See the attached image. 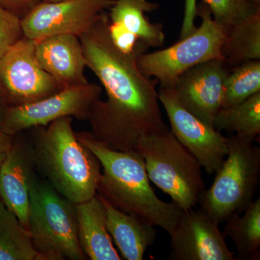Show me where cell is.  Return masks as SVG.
Masks as SVG:
<instances>
[{
	"label": "cell",
	"instance_id": "cell-1",
	"mask_svg": "<svg viewBox=\"0 0 260 260\" xmlns=\"http://www.w3.org/2000/svg\"><path fill=\"white\" fill-rule=\"evenodd\" d=\"M109 23L104 12L79 37L86 67L107 95L93 104L88 120L98 141L113 150L133 151L142 138L169 127L160 110L157 80L138 68L143 54L119 51L109 37Z\"/></svg>",
	"mask_w": 260,
	"mask_h": 260
},
{
	"label": "cell",
	"instance_id": "cell-2",
	"mask_svg": "<svg viewBox=\"0 0 260 260\" xmlns=\"http://www.w3.org/2000/svg\"><path fill=\"white\" fill-rule=\"evenodd\" d=\"M76 135L102 165L98 194L117 209L144 218L170 234L184 210L174 202L167 203L157 196L150 186L142 155L136 150L109 148L95 140L91 133L80 132Z\"/></svg>",
	"mask_w": 260,
	"mask_h": 260
},
{
	"label": "cell",
	"instance_id": "cell-3",
	"mask_svg": "<svg viewBox=\"0 0 260 260\" xmlns=\"http://www.w3.org/2000/svg\"><path fill=\"white\" fill-rule=\"evenodd\" d=\"M46 126L36 127L30 142L38 170L73 204L91 199L97 194L102 165L77 138L73 117L60 118Z\"/></svg>",
	"mask_w": 260,
	"mask_h": 260
},
{
	"label": "cell",
	"instance_id": "cell-4",
	"mask_svg": "<svg viewBox=\"0 0 260 260\" xmlns=\"http://www.w3.org/2000/svg\"><path fill=\"white\" fill-rule=\"evenodd\" d=\"M28 230L41 260H85L75 205L37 172L30 186Z\"/></svg>",
	"mask_w": 260,
	"mask_h": 260
},
{
	"label": "cell",
	"instance_id": "cell-5",
	"mask_svg": "<svg viewBox=\"0 0 260 260\" xmlns=\"http://www.w3.org/2000/svg\"><path fill=\"white\" fill-rule=\"evenodd\" d=\"M136 151L144 159L149 179L181 209H192L205 189L198 160L168 128L142 138Z\"/></svg>",
	"mask_w": 260,
	"mask_h": 260
},
{
	"label": "cell",
	"instance_id": "cell-6",
	"mask_svg": "<svg viewBox=\"0 0 260 260\" xmlns=\"http://www.w3.org/2000/svg\"><path fill=\"white\" fill-rule=\"evenodd\" d=\"M228 138L229 152L198 204L215 223L242 213L254 201L260 179V148L235 135Z\"/></svg>",
	"mask_w": 260,
	"mask_h": 260
},
{
	"label": "cell",
	"instance_id": "cell-7",
	"mask_svg": "<svg viewBox=\"0 0 260 260\" xmlns=\"http://www.w3.org/2000/svg\"><path fill=\"white\" fill-rule=\"evenodd\" d=\"M202 19L195 28L172 47L144 53L138 59V66L143 75L154 78L160 87L170 88L186 70L213 59L223 60L221 48L228 28L214 20L208 5L202 2L197 8Z\"/></svg>",
	"mask_w": 260,
	"mask_h": 260
},
{
	"label": "cell",
	"instance_id": "cell-8",
	"mask_svg": "<svg viewBox=\"0 0 260 260\" xmlns=\"http://www.w3.org/2000/svg\"><path fill=\"white\" fill-rule=\"evenodd\" d=\"M64 88L39 64L32 39L23 37L0 58V102L6 108L38 102Z\"/></svg>",
	"mask_w": 260,
	"mask_h": 260
},
{
	"label": "cell",
	"instance_id": "cell-9",
	"mask_svg": "<svg viewBox=\"0 0 260 260\" xmlns=\"http://www.w3.org/2000/svg\"><path fill=\"white\" fill-rule=\"evenodd\" d=\"M102 87L88 83L64 88L57 93L20 107L6 108L0 129L10 136L39 126H46L65 116L88 120L93 104L100 99Z\"/></svg>",
	"mask_w": 260,
	"mask_h": 260
},
{
	"label": "cell",
	"instance_id": "cell-10",
	"mask_svg": "<svg viewBox=\"0 0 260 260\" xmlns=\"http://www.w3.org/2000/svg\"><path fill=\"white\" fill-rule=\"evenodd\" d=\"M115 0L42 1L21 19L23 37L34 41L61 34L79 37Z\"/></svg>",
	"mask_w": 260,
	"mask_h": 260
},
{
	"label": "cell",
	"instance_id": "cell-11",
	"mask_svg": "<svg viewBox=\"0 0 260 260\" xmlns=\"http://www.w3.org/2000/svg\"><path fill=\"white\" fill-rule=\"evenodd\" d=\"M158 99L167 112L173 135L208 174L218 172L229 152L227 137L186 110L170 88L160 87Z\"/></svg>",
	"mask_w": 260,
	"mask_h": 260
},
{
	"label": "cell",
	"instance_id": "cell-12",
	"mask_svg": "<svg viewBox=\"0 0 260 260\" xmlns=\"http://www.w3.org/2000/svg\"><path fill=\"white\" fill-rule=\"evenodd\" d=\"M229 70L223 60L205 61L184 72L170 88L186 110L213 126L222 109L224 83Z\"/></svg>",
	"mask_w": 260,
	"mask_h": 260
},
{
	"label": "cell",
	"instance_id": "cell-13",
	"mask_svg": "<svg viewBox=\"0 0 260 260\" xmlns=\"http://www.w3.org/2000/svg\"><path fill=\"white\" fill-rule=\"evenodd\" d=\"M169 236L170 259L236 260L219 224L203 210L192 208L183 212Z\"/></svg>",
	"mask_w": 260,
	"mask_h": 260
},
{
	"label": "cell",
	"instance_id": "cell-14",
	"mask_svg": "<svg viewBox=\"0 0 260 260\" xmlns=\"http://www.w3.org/2000/svg\"><path fill=\"white\" fill-rule=\"evenodd\" d=\"M37 169L31 143L18 134L13 136L0 171V200L27 229L30 182Z\"/></svg>",
	"mask_w": 260,
	"mask_h": 260
},
{
	"label": "cell",
	"instance_id": "cell-15",
	"mask_svg": "<svg viewBox=\"0 0 260 260\" xmlns=\"http://www.w3.org/2000/svg\"><path fill=\"white\" fill-rule=\"evenodd\" d=\"M36 56L43 69L64 88L89 83L79 37L71 34L51 36L35 41Z\"/></svg>",
	"mask_w": 260,
	"mask_h": 260
},
{
	"label": "cell",
	"instance_id": "cell-16",
	"mask_svg": "<svg viewBox=\"0 0 260 260\" xmlns=\"http://www.w3.org/2000/svg\"><path fill=\"white\" fill-rule=\"evenodd\" d=\"M99 196L105 208L108 230L123 259L143 260L145 251L156 239L155 225L138 215L117 209Z\"/></svg>",
	"mask_w": 260,
	"mask_h": 260
},
{
	"label": "cell",
	"instance_id": "cell-17",
	"mask_svg": "<svg viewBox=\"0 0 260 260\" xmlns=\"http://www.w3.org/2000/svg\"><path fill=\"white\" fill-rule=\"evenodd\" d=\"M78 238L88 259L120 260L107 225L106 210L96 194L91 199L75 205Z\"/></svg>",
	"mask_w": 260,
	"mask_h": 260
},
{
	"label": "cell",
	"instance_id": "cell-18",
	"mask_svg": "<svg viewBox=\"0 0 260 260\" xmlns=\"http://www.w3.org/2000/svg\"><path fill=\"white\" fill-rule=\"evenodd\" d=\"M158 7L148 0H115L108 15L111 23L119 24L148 48L160 47L166 38L162 25L150 23L145 15Z\"/></svg>",
	"mask_w": 260,
	"mask_h": 260
},
{
	"label": "cell",
	"instance_id": "cell-19",
	"mask_svg": "<svg viewBox=\"0 0 260 260\" xmlns=\"http://www.w3.org/2000/svg\"><path fill=\"white\" fill-rule=\"evenodd\" d=\"M221 54L229 68L260 60V10L228 29Z\"/></svg>",
	"mask_w": 260,
	"mask_h": 260
},
{
	"label": "cell",
	"instance_id": "cell-20",
	"mask_svg": "<svg viewBox=\"0 0 260 260\" xmlns=\"http://www.w3.org/2000/svg\"><path fill=\"white\" fill-rule=\"evenodd\" d=\"M224 234L237 249L236 259H260V198L254 200L241 214L225 220Z\"/></svg>",
	"mask_w": 260,
	"mask_h": 260
},
{
	"label": "cell",
	"instance_id": "cell-21",
	"mask_svg": "<svg viewBox=\"0 0 260 260\" xmlns=\"http://www.w3.org/2000/svg\"><path fill=\"white\" fill-rule=\"evenodd\" d=\"M213 126L218 131L234 133L254 142L260 134V92L237 105L222 108L214 119Z\"/></svg>",
	"mask_w": 260,
	"mask_h": 260
},
{
	"label": "cell",
	"instance_id": "cell-22",
	"mask_svg": "<svg viewBox=\"0 0 260 260\" xmlns=\"http://www.w3.org/2000/svg\"><path fill=\"white\" fill-rule=\"evenodd\" d=\"M0 260H41L31 236L0 200Z\"/></svg>",
	"mask_w": 260,
	"mask_h": 260
},
{
	"label": "cell",
	"instance_id": "cell-23",
	"mask_svg": "<svg viewBox=\"0 0 260 260\" xmlns=\"http://www.w3.org/2000/svg\"><path fill=\"white\" fill-rule=\"evenodd\" d=\"M260 92V60L230 68L223 86L222 108L240 104Z\"/></svg>",
	"mask_w": 260,
	"mask_h": 260
},
{
	"label": "cell",
	"instance_id": "cell-24",
	"mask_svg": "<svg viewBox=\"0 0 260 260\" xmlns=\"http://www.w3.org/2000/svg\"><path fill=\"white\" fill-rule=\"evenodd\" d=\"M214 20L229 28L254 14L260 8L249 0H203Z\"/></svg>",
	"mask_w": 260,
	"mask_h": 260
},
{
	"label": "cell",
	"instance_id": "cell-25",
	"mask_svg": "<svg viewBox=\"0 0 260 260\" xmlns=\"http://www.w3.org/2000/svg\"><path fill=\"white\" fill-rule=\"evenodd\" d=\"M23 37L21 19L0 6V58Z\"/></svg>",
	"mask_w": 260,
	"mask_h": 260
},
{
	"label": "cell",
	"instance_id": "cell-26",
	"mask_svg": "<svg viewBox=\"0 0 260 260\" xmlns=\"http://www.w3.org/2000/svg\"><path fill=\"white\" fill-rule=\"evenodd\" d=\"M109 34L113 44L124 54H144L149 49L147 46L140 42L134 34L128 31L119 24L109 21Z\"/></svg>",
	"mask_w": 260,
	"mask_h": 260
},
{
	"label": "cell",
	"instance_id": "cell-27",
	"mask_svg": "<svg viewBox=\"0 0 260 260\" xmlns=\"http://www.w3.org/2000/svg\"><path fill=\"white\" fill-rule=\"evenodd\" d=\"M42 1V0H0V6L22 19Z\"/></svg>",
	"mask_w": 260,
	"mask_h": 260
},
{
	"label": "cell",
	"instance_id": "cell-28",
	"mask_svg": "<svg viewBox=\"0 0 260 260\" xmlns=\"http://www.w3.org/2000/svg\"><path fill=\"white\" fill-rule=\"evenodd\" d=\"M13 143V136L6 134L0 129V171L5 158L9 153Z\"/></svg>",
	"mask_w": 260,
	"mask_h": 260
},
{
	"label": "cell",
	"instance_id": "cell-29",
	"mask_svg": "<svg viewBox=\"0 0 260 260\" xmlns=\"http://www.w3.org/2000/svg\"><path fill=\"white\" fill-rule=\"evenodd\" d=\"M5 109H6V107H5V106L0 102V122H1L3 116H4Z\"/></svg>",
	"mask_w": 260,
	"mask_h": 260
},
{
	"label": "cell",
	"instance_id": "cell-30",
	"mask_svg": "<svg viewBox=\"0 0 260 260\" xmlns=\"http://www.w3.org/2000/svg\"><path fill=\"white\" fill-rule=\"evenodd\" d=\"M249 1L251 2L253 5H255L256 7L260 8V0H249Z\"/></svg>",
	"mask_w": 260,
	"mask_h": 260
},
{
	"label": "cell",
	"instance_id": "cell-31",
	"mask_svg": "<svg viewBox=\"0 0 260 260\" xmlns=\"http://www.w3.org/2000/svg\"><path fill=\"white\" fill-rule=\"evenodd\" d=\"M42 1H47V2H59V1H63V0H42Z\"/></svg>",
	"mask_w": 260,
	"mask_h": 260
}]
</instances>
